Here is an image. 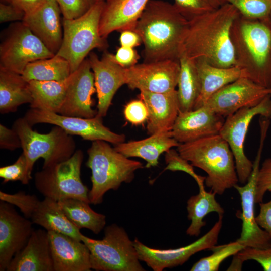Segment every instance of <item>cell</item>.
I'll return each mask as SVG.
<instances>
[{
	"label": "cell",
	"mask_w": 271,
	"mask_h": 271,
	"mask_svg": "<svg viewBox=\"0 0 271 271\" xmlns=\"http://www.w3.org/2000/svg\"><path fill=\"white\" fill-rule=\"evenodd\" d=\"M86 165L91 170L92 188L88 197L90 204L98 205L110 190H117L122 183H130L135 172L144 166L138 161L130 159L103 140L92 142L87 150Z\"/></svg>",
	"instance_id": "obj_5"
},
{
	"label": "cell",
	"mask_w": 271,
	"mask_h": 271,
	"mask_svg": "<svg viewBox=\"0 0 271 271\" xmlns=\"http://www.w3.org/2000/svg\"><path fill=\"white\" fill-rule=\"evenodd\" d=\"M271 192V158L266 159L259 168L256 185L255 202H262L265 193Z\"/></svg>",
	"instance_id": "obj_42"
},
{
	"label": "cell",
	"mask_w": 271,
	"mask_h": 271,
	"mask_svg": "<svg viewBox=\"0 0 271 271\" xmlns=\"http://www.w3.org/2000/svg\"><path fill=\"white\" fill-rule=\"evenodd\" d=\"M188 22L173 4L150 0L133 29L144 45V62L179 61Z\"/></svg>",
	"instance_id": "obj_2"
},
{
	"label": "cell",
	"mask_w": 271,
	"mask_h": 271,
	"mask_svg": "<svg viewBox=\"0 0 271 271\" xmlns=\"http://www.w3.org/2000/svg\"><path fill=\"white\" fill-rule=\"evenodd\" d=\"M7 271H54L48 231L34 230L25 246L13 258Z\"/></svg>",
	"instance_id": "obj_26"
},
{
	"label": "cell",
	"mask_w": 271,
	"mask_h": 271,
	"mask_svg": "<svg viewBox=\"0 0 271 271\" xmlns=\"http://www.w3.org/2000/svg\"><path fill=\"white\" fill-rule=\"evenodd\" d=\"M104 1V0H95L96 2H98V1Z\"/></svg>",
	"instance_id": "obj_52"
},
{
	"label": "cell",
	"mask_w": 271,
	"mask_h": 271,
	"mask_svg": "<svg viewBox=\"0 0 271 271\" xmlns=\"http://www.w3.org/2000/svg\"><path fill=\"white\" fill-rule=\"evenodd\" d=\"M120 46L135 48L142 43L141 37L134 30L127 29L121 31L119 37Z\"/></svg>",
	"instance_id": "obj_48"
},
{
	"label": "cell",
	"mask_w": 271,
	"mask_h": 271,
	"mask_svg": "<svg viewBox=\"0 0 271 271\" xmlns=\"http://www.w3.org/2000/svg\"><path fill=\"white\" fill-rule=\"evenodd\" d=\"M75 71L61 81H29L32 97V101L30 104V108L58 113L64 102L68 87L75 76Z\"/></svg>",
	"instance_id": "obj_29"
},
{
	"label": "cell",
	"mask_w": 271,
	"mask_h": 271,
	"mask_svg": "<svg viewBox=\"0 0 271 271\" xmlns=\"http://www.w3.org/2000/svg\"><path fill=\"white\" fill-rule=\"evenodd\" d=\"M210 1L214 9H217L226 3L224 0H210Z\"/></svg>",
	"instance_id": "obj_50"
},
{
	"label": "cell",
	"mask_w": 271,
	"mask_h": 271,
	"mask_svg": "<svg viewBox=\"0 0 271 271\" xmlns=\"http://www.w3.org/2000/svg\"><path fill=\"white\" fill-rule=\"evenodd\" d=\"M68 62L57 55L37 60L28 64L22 75L28 82L36 81H61L71 74Z\"/></svg>",
	"instance_id": "obj_34"
},
{
	"label": "cell",
	"mask_w": 271,
	"mask_h": 271,
	"mask_svg": "<svg viewBox=\"0 0 271 271\" xmlns=\"http://www.w3.org/2000/svg\"><path fill=\"white\" fill-rule=\"evenodd\" d=\"M88 59L93 73L98 98L97 115L103 117L107 115L118 89L126 84L125 68L113 60L112 54L106 52L101 58L91 52Z\"/></svg>",
	"instance_id": "obj_19"
},
{
	"label": "cell",
	"mask_w": 271,
	"mask_h": 271,
	"mask_svg": "<svg viewBox=\"0 0 271 271\" xmlns=\"http://www.w3.org/2000/svg\"><path fill=\"white\" fill-rule=\"evenodd\" d=\"M27 168V160L22 152L15 163L0 168V177L3 179V183L20 181L22 184L27 185L29 182Z\"/></svg>",
	"instance_id": "obj_39"
},
{
	"label": "cell",
	"mask_w": 271,
	"mask_h": 271,
	"mask_svg": "<svg viewBox=\"0 0 271 271\" xmlns=\"http://www.w3.org/2000/svg\"><path fill=\"white\" fill-rule=\"evenodd\" d=\"M199 74L201 90L193 110L203 106L217 91L241 77L240 69L236 66L219 67L210 64L203 57L195 59Z\"/></svg>",
	"instance_id": "obj_28"
},
{
	"label": "cell",
	"mask_w": 271,
	"mask_h": 271,
	"mask_svg": "<svg viewBox=\"0 0 271 271\" xmlns=\"http://www.w3.org/2000/svg\"><path fill=\"white\" fill-rule=\"evenodd\" d=\"M180 69L178 82L179 111L193 110L200 94L201 83L195 59L188 57L182 48L179 59Z\"/></svg>",
	"instance_id": "obj_31"
},
{
	"label": "cell",
	"mask_w": 271,
	"mask_h": 271,
	"mask_svg": "<svg viewBox=\"0 0 271 271\" xmlns=\"http://www.w3.org/2000/svg\"><path fill=\"white\" fill-rule=\"evenodd\" d=\"M24 117L32 126L39 123L53 124L60 127L70 135L79 136L85 140H103L115 145L125 140L124 134L114 132L105 126L103 117L98 115L92 118H83L30 108Z\"/></svg>",
	"instance_id": "obj_13"
},
{
	"label": "cell",
	"mask_w": 271,
	"mask_h": 271,
	"mask_svg": "<svg viewBox=\"0 0 271 271\" xmlns=\"http://www.w3.org/2000/svg\"><path fill=\"white\" fill-rule=\"evenodd\" d=\"M54 271H90V251L82 241L58 232L48 231Z\"/></svg>",
	"instance_id": "obj_23"
},
{
	"label": "cell",
	"mask_w": 271,
	"mask_h": 271,
	"mask_svg": "<svg viewBox=\"0 0 271 271\" xmlns=\"http://www.w3.org/2000/svg\"><path fill=\"white\" fill-rule=\"evenodd\" d=\"M180 143L173 138L171 131L150 135L138 141L122 142L114 145V148L127 158L138 157L146 162V168L156 166L159 158L164 152Z\"/></svg>",
	"instance_id": "obj_27"
},
{
	"label": "cell",
	"mask_w": 271,
	"mask_h": 271,
	"mask_svg": "<svg viewBox=\"0 0 271 271\" xmlns=\"http://www.w3.org/2000/svg\"><path fill=\"white\" fill-rule=\"evenodd\" d=\"M67 219L79 230L89 229L94 234H99L106 225V216L93 210L89 203L68 198L58 201Z\"/></svg>",
	"instance_id": "obj_32"
},
{
	"label": "cell",
	"mask_w": 271,
	"mask_h": 271,
	"mask_svg": "<svg viewBox=\"0 0 271 271\" xmlns=\"http://www.w3.org/2000/svg\"><path fill=\"white\" fill-rule=\"evenodd\" d=\"M234 256L227 270H240L243 262L253 260L258 262L264 271H271V246L266 248L246 247Z\"/></svg>",
	"instance_id": "obj_36"
},
{
	"label": "cell",
	"mask_w": 271,
	"mask_h": 271,
	"mask_svg": "<svg viewBox=\"0 0 271 271\" xmlns=\"http://www.w3.org/2000/svg\"><path fill=\"white\" fill-rule=\"evenodd\" d=\"M83 158V151L77 150L68 159L36 172V189L45 197L57 202L75 198L90 204L89 189L80 177Z\"/></svg>",
	"instance_id": "obj_9"
},
{
	"label": "cell",
	"mask_w": 271,
	"mask_h": 271,
	"mask_svg": "<svg viewBox=\"0 0 271 271\" xmlns=\"http://www.w3.org/2000/svg\"><path fill=\"white\" fill-rule=\"evenodd\" d=\"M0 45V68L22 74L34 61L55 55L22 22H16L7 29Z\"/></svg>",
	"instance_id": "obj_10"
},
{
	"label": "cell",
	"mask_w": 271,
	"mask_h": 271,
	"mask_svg": "<svg viewBox=\"0 0 271 271\" xmlns=\"http://www.w3.org/2000/svg\"><path fill=\"white\" fill-rule=\"evenodd\" d=\"M173 5L188 20L215 9L210 0H174Z\"/></svg>",
	"instance_id": "obj_40"
},
{
	"label": "cell",
	"mask_w": 271,
	"mask_h": 271,
	"mask_svg": "<svg viewBox=\"0 0 271 271\" xmlns=\"http://www.w3.org/2000/svg\"><path fill=\"white\" fill-rule=\"evenodd\" d=\"M125 118L134 125L144 123L148 118L147 107L142 100H133L128 103L124 109Z\"/></svg>",
	"instance_id": "obj_43"
},
{
	"label": "cell",
	"mask_w": 271,
	"mask_h": 271,
	"mask_svg": "<svg viewBox=\"0 0 271 271\" xmlns=\"http://www.w3.org/2000/svg\"><path fill=\"white\" fill-rule=\"evenodd\" d=\"M180 69L177 61L143 62L125 68L126 84L130 89L140 91L170 92L177 86Z\"/></svg>",
	"instance_id": "obj_16"
},
{
	"label": "cell",
	"mask_w": 271,
	"mask_h": 271,
	"mask_svg": "<svg viewBox=\"0 0 271 271\" xmlns=\"http://www.w3.org/2000/svg\"><path fill=\"white\" fill-rule=\"evenodd\" d=\"M60 7L56 0H45L32 11L26 13L22 22L54 54L63 38Z\"/></svg>",
	"instance_id": "obj_22"
},
{
	"label": "cell",
	"mask_w": 271,
	"mask_h": 271,
	"mask_svg": "<svg viewBox=\"0 0 271 271\" xmlns=\"http://www.w3.org/2000/svg\"><path fill=\"white\" fill-rule=\"evenodd\" d=\"M0 148L11 151L21 148V140L17 133L2 124H0Z\"/></svg>",
	"instance_id": "obj_45"
},
{
	"label": "cell",
	"mask_w": 271,
	"mask_h": 271,
	"mask_svg": "<svg viewBox=\"0 0 271 271\" xmlns=\"http://www.w3.org/2000/svg\"><path fill=\"white\" fill-rule=\"evenodd\" d=\"M216 194L212 191H206L204 188H199V193L188 200L187 217L191 224L186 230L187 235L198 236L200 234L201 228L206 225L203 219L207 214L216 212L219 216L223 215L224 210L216 201Z\"/></svg>",
	"instance_id": "obj_33"
},
{
	"label": "cell",
	"mask_w": 271,
	"mask_h": 271,
	"mask_svg": "<svg viewBox=\"0 0 271 271\" xmlns=\"http://www.w3.org/2000/svg\"><path fill=\"white\" fill-rule=\"evenodd\" d=\"M259 213L255 217L256 221L271 237V200L266 203H259Z\"/></svg>",
	"instance_id": "obj_47"
},
{
	"label": "cell",
	"mask_w": 271,
	"mask_h": 271,
	"mask_svg": "<svg viewBox=\"0 0 271 271\" xmlns=\"http://www.w3.org/2000/svg\"><path fill=\"white\" fill-rule=\"evenodd\" d=\"M150 0H104L99 33L106 39L112 32L133 30Z\"/></svg>",
	"instance_id": "obj_25"
},
{
	"label": "cell",
	"mask_w": 271,
	"mask_h": 271,
	"mask_svg": "<svg viewBox=\"0 0 271 271\" xmlns=\"http://www.w3.org/2000/svg\"><path fill=\"white\" fill-rule=\"evenodd\" d=\"M266 137L265 134H260L257 153L253 162L251 174L245 185L240 186L236 184L234 186L240 195L242 207L241 213L236 214L237 217L242 221V231L237 240L245 248H266L271 246L270 236L258 225L254 215L256 181Z\"/></svg>",
	"instance_id": "obj_14"
},
{
	"label": "cell",
	"mask_w": 271,
	"mask_h": 271,
	"mask_svg": "<svg viewBox=\"0 0 271 271\" xmlns=\"http://www.w3.org/2000/svg\"><path fill=\"white\" fill-rule=\"evenodd\" d=\"M222 218L223 215L219 216L218 220L204 235L194 242L178 248H152L136 238L133 241L139 259L154 271L181 265L193 254L216 245L222 226Z\"/></svg>",
	"instance_id": "obj_15"
},
{
	"label": "cell",
	"mask_w": 271,
	"mask_h": 271,
	"mask_svg": "<svg viewBox=\"0 0 271 271\" xmlns=\"http://www.w3.org/2000/svg\"><path fill=\"white\" fill-rule=\"evenodd\" d=\"M32 101L29 82L22 74L0 68V112H16L20 105Z\"/></svg>",
	"instance_id": "obj_30"
},
{
	"label": "cell",
	"mask_w": 271,
	"mask_h": 271,
	"mask_svg": "<svg viewBox=\"0 0 271 271\" xmlns=\"http://www.w3.org/2000/svg\"><path fill=\"white\" fill-rule=\"evenodd\" d=\"M167 166L165 170L182 171L190 175L197 181L199 188H204L205 177L198 175L193 170V166L182 158L177 151L172 148L166 152L165 156Z\"/></svg>",
	"instance_id": "obj_38"
},
{
	"label": "cell",
	"mask_w": 271,
	"mask_h": 271,
	"mask_svg": "<svg viewBox=\"0 0 271 271\" xmlns=\"http://www.w3.org/2000/svg\"><path fill=\"white\" fill-rule=\"evenodd\" d=\"M95 92L93 73L89 60L86 58L75 71L58 113L83 118L95 117L97 110L92 108V96Z\"/></svg>",
	"instance_id": "obj_20"
},
{
	"label": "cell",
	"mask_w": 271,
	"mask_h": 271,
	"mask_svg": "<svg viewBox=\"0 0 271 271\" xmlns=\"http://www.w3.org/2000/svg\"><path fill=\"white\" fill-rule=\"evenodd\" d=\"M104 0L96 2L82 16L72 19H62L63 38L55 54L66 59L71 73L76 71L94 49L105 50L106 39L99 33V22Z\"/></svg>",
	"instance_id": "obj_7"
},
{
	"label": "cell",
	"mask_w": 271,
	"mask_h": 271,
	"mask_svg": "<svg viewBox=\"0 0 271 271\" xmlns=\"http://www.w3.org/2000/svg\"><path fill=\"white\" fill-rule=\"evenodd\" d=\"M239 14L233 5L226 3L189 20L182 46L186 55L193 59L203 57L219 67L235 66L230 30Z\"/></svg>",
	"instance_id": "obj_1"
},
{
	"label": "cell",
	"mask_w": 271,
	"mask_h": 271,
	"mask_svg": "<svg viewBox=\"0 0 271 271\" xmlns=\"http://www.w3.org/2000/svg\"><path fill=\"white\" fill-rule=\"evenodd\" d=\"M0 199L17 207L26 218L47 231L63 233L82 241V234L67 219L57 201L47 197L40 200L24 191L9 194L1 191Z\"/></svg>",
	"instance_id": "obj_12"
},
{
	"label": "cell",
	"mask_w": 271,
	"mask_h": 271,
	"mask_svg": "<svg viewBox=\"0 0 271 271\" xmlns=\"http://www.w3.org/2000/svg\"><path fill=\"white\" fill-rule=\"evenodd\" d=\"M233 5L240 14L256 19L267 18L271 12V0H224Z\"/></svg>",
	"instance_id": "obj_37"
},
{
	"label": "cell",
	"mask_w": 271,
	"mask_h": 271,
	"mask_svg": "<svg viewBox=\"0 0 271 271\" xmlns=\"http://www.w3.org/2000/svg\"><path fill=\"white\" fill-rule=\"evenodd\" d=\"M224 117L206 106L189 111H179L171 131L179 143L191 142L219 134Z\"/></svg>",
	"instance_id": "obj_21"
},
{
	"label": "cell",
	"mask_w": 271,
	"mask_h": 271,
	"mask_svg": "<svg viewBox=\"0 0 271 271\" xmlns=\"http://www.w3.org/2000/svg\"><path fill=\"white\" fill-rule=\"evenodd\" d=\"M257 115L271 118V95L259 103L242 108L226 117L219 135L229 144L234 155L239 181L245 184L252 171L253 163L244 153V143L249 125Z\"/></svg>",
	"instance_id": "obj_11"
},
{
	"label": "cell",
	"mask_w": 271,
	"mask_h": 271,
	"mask_svg": "<svg viewBox=\"0 0 271 271\" xmlns=\"http://www.w3.org/2000/svg\"><path fill=\"white\" fill-rule=\"evenodd\" d=\"M268 19L269 22L271 23V12H270V14L268 16Z\"/></svg>",
	"instance_id": "obj_51"
},
{
	"label": "cell",
	"mask_w": 271,
	"mask_h": 271,
	"mask_svg": "<svg viewBox=\"0 0 271 271\" xmlns=\"http://www.w3.org/2000/svg\"><path fill=\"white\" fill-rule=\"evenodd\" d=\"M112 58L119 66L128 68L137 64L140 55L133 48L121 46L115 54H112Z\"/></svg>",
	"instance_id": "obj_44"
},
{
	"label": "cell",
	"mask_w": 271,
	"mask_h": 271,
	"mask_svg": "<svg viewBox=\"0 0 271 271\" xmlns=\"http://www.w3.org/2000/svg\"><path fill=\"white\" fill-rule=\"evenodd\" d=\"M63 18H77L85 14L96 3L95 0H56Z\"/></svg>",
	"instance_id": "obj_41"
},
{
	"label": "cell",
	"mask_w": 271,
	"mask_h": 271,
	"mask_svg": "<svg viewBox=\"0 0 271 271\" xmlns=\"http://www.w3.org/2000/svg\"><path fill=\"white\" fill-rule=\"evenodd\" d=\"M12 128L21 140L29 181L32 179L34 165L38 159H44L42 168H45L68 159L76 151V143L72 135L58 126L55 125L47 133H40L33 130L23 117L14 121Z\"/></svg>",
	"instance_id": "obj_6"
},
{
	"label": "cell",
	"mask_w": 271,
	"mask_h": 271,
	"mask_svg": "<svg viewBox=\"0 0 271 271\" xmlns=\"http://www.w3.org/2000/svg\"><path fill=\"white\" fill-rule=\"evenodd\" d=\"M230 37L235 66L241 77L271 88V23L268 18L251 19L240 14L232 24Z\"/></svg>",
	"instance_id": "obj_3"
},
{
	"label": "cell",
	"mask_w": 271,
	"mask_h": 271,
	"mask_svg": "<svg viewBox=\"0 0 271 271\" xmlns=\"http://www.w3.org/2000/svg\"><path fill=\"white\" fill-rule=\"evenodd\" d=\"M10 4L25 13L32 11L40 6L45 0H3Z\"/></svg>",
	"instance_id": "obj_49"
},
{
	"label": "cell",
	"mask_w": 271,
	"mask_h": 271,
	"mask_svg": "<svg viewBox=\"0 0 271 271\" xmlns=\"http://www.w3.org/2000/svg\"><path fill=\"white\" fill-rule=\"evenodd\" d=\"M180 155L207 174V187L221 195L239 181L233 153L228 143L219 134L203 138L177 147Z\"/></svg>",
	"instance_id": "obj_4"
},
{
	"label": "cell",
	"mask_w": 271,
	"mask_h": 271,
	"mask_svg": "<svg viewBox=\"0 0 271 271\" xmlns=\"http://www.w3.org/2000/svg\"><path fill=\"white\" fill-rule=\"evenodd\" d=\"M245 248L237 240L227 244L214 246L209 250L213 253L194 264L191 271H217L221 263L227 258L234 255Z\"/></svg>",
	"instance_id": "obj_35"
},
{
	"label": "cell",
	"mask_w": 271,
	"mask_h": 271,
	"mask_svg": "<svg viewBox=\"0 0 271 271\" xmlns=\"http://www.w3.org/2000/svg\"><path fill=\"white\" fill-rule=\"evenodd\" d=\"M13 205L0 202V271L6 270L14 256L27 244L33 231L32 222L20 215Z\"/></svg>",
	"instance_id": "obj_18"
},
{
	"label": "cell",
	"mask_w": 271,
	"mask_h": 271,
	"mask_svg": "<svg viewBox=\"0 0 271 271\" xmlns=\"http://www.w3.org/2000/svg\"><path fill=\"white\" fill-rule=\"evenodd\" d=\"M148 111L147 130L150 135L171 131L179 112L176 90L164 93L140 91Z\"/></svg>",
	"instance_id": "obj_24"
},
{
	"label": "cell",
	"mask_w": 271,
	"mask_h": 271,
	"mask_svg": "<svg viewBox=\"0 0 271 271\" xmlns=\"http://www.w3.org/2000/svg\"><path fill=\"white\" fill-rule=\"evenodd\" d=\"M25 15V12L10 4L0 3L1 23L22 21Z\"/></svg>",
	"instance_id": "obj_46"
},
{
	"label": "cell",
	"mask_w": 271,
	"mask_h": 271,
	"mask_svg": "<svg viewBox=\"0 0 271 271\" xmlns=\"http://www.w3.org/2000/svg\"><path fill=\"white\" fill-rule=\"evenodd\" d=\"M81 241L90 253L91 269L96 271H144L133 241L122 227L116 224L105 228L102 240L83 234Z\"/></svg>",
	"instance_id": "obj_8"
},
{
	"label": "cell",
	"mask_w": 271,
	"mask_h": 271,
	"mask_svg": "<svg viewBox=\"0 0 271 271\" xmlns=\"http://www.w3.org/2000/svg\"><path fill=\"white\" fill-rule=\"evenodd\" d=\"M268 95L271 88L241 77L217 91L204 105L226 117L242 108L256 105Z\"/></svg>",
	"instance_id": "obj_17"
}]
</instances>
